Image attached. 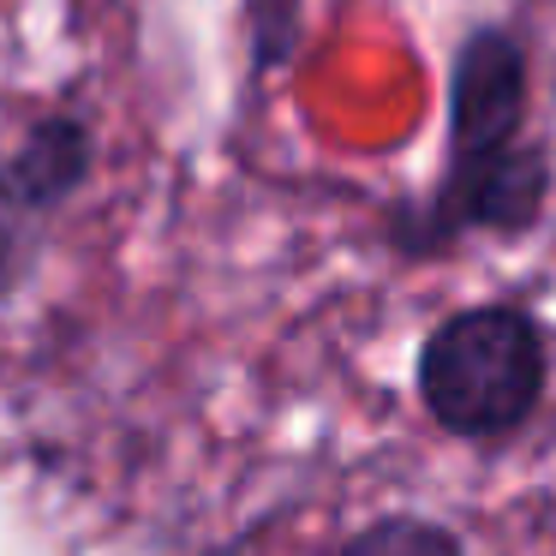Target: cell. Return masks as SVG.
<instances>
[{
  "label": "cell",
  "mask_w": 556,
  "mask_h": 556,
  "mask_svg": "<svg viewBox=\"0 0 556 556\" xmlns=\"http://www.w3.org/2000/svg\"><path fill=\"white\" fill-rule=\"evenodd\" d=\"M413 389L455 443H515L551 395V329L520 300L460 305L419 341Z\"/></svg>",
  "instance_id": "6da1fadb"
},
{
  "label": "cell",
  "mask_w": 556,
  "mask_h": 556,
  "mask_svg": "<svg viewBox=\"0 0 556 556\" xmlns=\"http://www.w3.org/2000/svg\"><path fill=\"white\" fill-rule=\"evenodd\" d=\"M551 150L520 132L515 144L479 150V156H443V174L425 198L389 210L383 240L407 264L448 257L467 233L491 240H527L551 210Z\"/></svg>",
  "instance_id": "7a4b0ae2"
},
{
  "label": "cell",
  "mask_w": 556,
  "mask_h": 556,
  "mask_svg": "<svg viewBox=\"0 0 556 556\" xmlns=\"http://www.w3.org/2000/svg\"><path fill=\"white\" fill-rule=\"evenodd\" d=\"M532 61L508 25H472L448 61V156L515 144L527 132Z\"/></svg>",
  "instance_id": "3957f363"
},
{
  "label": "cell",
  "mask_w": 556,
  "mask_h": 556,
  "mask_svg": "<svg viewBox=\"0 0 556 556\" xmlns=\"http://www.w3.org/2000/svg\"><path fill=\"white\" fill-rule=\"evenodd\" d=\"M90 174V132L73 114H49L30 126L13 162H0V281L18 276L30 252V228Z\"/></svg>",
  "instance_id": "277c9868"
},
{
  "label": "cell",
  "mask_w": 556,
  "mask_h": 556,
  "mask_svg": "<svg viewBox=\"0 0 556 556\" xmlns=\"http://www.w3.org/2000/svg\"><path fill=\"white\" fill-rule=\"evenodd\" d=\"M336 556H467V539L448 520L401 508V515H377L371 527L341 539Z\"/></svg>",
  "instance_id": "5b68a950"
}]
</instances>
